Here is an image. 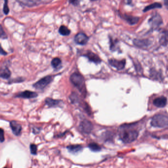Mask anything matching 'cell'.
Returning a JSON list of instances; mask_svg holds the SVG:
<instances>
[{"label":"cell","mask_w":168,"mask_h":168,"mask_svg":"<svg viewBox=\"0 0 168 168\" xmlns=\"http://www.w3.org/2000/svg\"><path fill=\"white\" fill-rule=\"evenodd\" d=\"M119 136L123 143H130L136 140L139 136V132L129 127L123 126L119 133Z\"/></svg>","instance_id":"6da1fadb"},{"label":"cell","mask_w":168,"mask_h":168,"mask_svg":"<svg viewBox=\"0 0 168 168\" xmlns=\"http://www.w3.org/2000/svg\"><path fill=\"white\" fill-rule=\"evenodd\" d=\"M70 81L81 92L86 93L85 79L82 75L78 73H73L70 77Z\"/></svg>","instance_id":"7a4b0ae2"},{"label":"cell","mask_w":168,"mask_h":168,"mask_svg":"<svg viewBox=\"0 0 168 168\" xmlns=\"http://www.w3.org/2000/svg\"><path fill=\"white\" fill-rule=\"evenodd\" d=\"M150 124L154 127L165 128L168 126V117L163 114H157L152 117Z\"/></svg>","instance_id":"3957f363"},{"label":"cell","mask_w":168,"mask_h":168,"mask_svg":"<svg viewBox=\"0 0 168 168\" xmlns=\"http://www.w3.org/2000/svg\"><path fill=\"white\" fill-rule=\"evenodd\" d=\"M149 25L153 30H156L159 28L163 24L162 18L161 15L158 13L152 15L149 20Z\"/></svg>","instance_id":"277c9868"},{"label":"cell","mask_w":168,"mask_h":168,"mask_svg":"<svg viewBox=\"0 0 168 168\" xmlns=\"http://www.w3.org/2000/svg\"><path fill=\"white\" fill-rule=\"evenodd\" d=\"M52 80V76H46L33 84V87L37 90H42L48 85L50 83H51Z\"/></svg>","instance_id":"5b68a950"},{"label":"cell","mask_w":168,"mask_h":168,"mask_svg":"<svg viewBox=\"0 0 168 168\" xmlns=\"http://www.w3.org/2000/svg\"><path fill=\"white\" fill-rule=\"evenodd\" d=\"M79 129L82 132L85 134L91 133L93 129V125L91 121L85 120L80 123Z\"/></svg>","instance_id":"8992f818"},{"label":"cell","mask_w":168,"mask_h":168,"mask_svg":"<svg viewBox=\"0 0 168 168\" xmlns=\"http://www.w3.org/2000/svg\"><path fill=\"white\" fill-rule=\"evenodd\" d=\"M109 62L111 66L116 68L117 70H121L123 69L126 66V61L125 59L119 61L117 59H109Z\"/></svg>","instance_id":"52a82bcc"},{"label":"cell","mask_w":168,"mask_h":168,"mask_svg":"<svg viewBox=\"0 0 168 168\" xmlns=\"http://www.w3.org/2000/svg\"><path fill=\"white\" fill-rule=\"evenodd\" d=\"M10 126L11 128L13 133L14 134L15 136H19L21 134V131H22V126L21 124L17 123L15 120H12L10 122Z\"/></svg>","instance_id":"ba28073f"},{"label":"cell","mask_w":168,"mask_h":168,"mask_svg":"<svg viewBox=\"0 0 168 168\" xmlns=\"http://www.w3.org/2000/svg\"><path fill=\"white\" fill-rule=\"evenodd\" d=\"M37 93L33 92V91H25L22 92L18 93L16 95V97L19 98H26V99H29V98H35L37 97Z\"/></svg>","instance_id":"9c48e42d"},{"label":"cell","mask_w":168,"mask_h":168,"mask_svg":"<svg viewBox=\"0 0 168 168\" xmlns=\"http://www.w3.org/2000/svg\"><path fill=\"white\" fill-rule=\"evenodd\" d=\"M88 37L84 33H79L75 36L74 40L77 44L85 45L88 42Z\"/></svg>","instance_id":"30bf717a"},{"label":"cell","mask_w":168,"mask_h":168,"mask_svg":"<svg viewBox=\"0 0 168 168\" xmlns=\"http://www.w3.org/2000/svg\"><path fill=\"white\" fill-rule=\"evenodd\" d=\"M133 43L135 46L140 48H145L149 46L151 44L150 40L147 39H135Z\"/></svg>","instance_id":"8fae6325"},{"label":"cell","mask_w":168,"mask_h":168,"mask_svg":"<svg viewBox=\"0 0 168 168\" xmlns=\"http://www.w3.org/2000/svg\"><path fill=\"white\" fill-rule=\"evenodd\" d=\"M167 103V99L164 97H161L155 98L153 101V104L158 108L164 107Z\"/></svg>","instance_id":"7c38bea8"},{"label":"cell","mask_w":168,"mask_h":168,"mask_svg":"<svg viewBox=\"0 0 168 168\" xmlns=\"http://www.w3.org/2000/svg\"><path fill=\"white\" fill-rule=\"evenodd\" d=\"M84 56L85 57L88 58L89 61L96 63V64L100 63L101 61L98 55H97V54H94V53L91 52H87Z\"/></svg>","instance_id":"4fadbf2b"},{"label":"cell","mask_w":168,"mask_h":168,"mask_svg":"<svg viewBox=\"0 0 168 168\" xmlns=\"http://www.w3.org/2000/svg\"><path fill=\"white\" fill-rule=\"evenodd\" d=\"M68 152L72 154H77L83 150V146L79 145H70L67 146Z\"/></svg>","instance_id":"5bb4252c"},{"label":"cell","mask_w":168,"mask_h":168,"mask_svg":"<svg viewBox=\"0 0 168 168\" xmlns=\"http://www.w3.org/2000/svg\"><path fill=\"white\" fill-rule=\"evenodd\" d=\"M123 18L129 24L131 25L136 24L139 21L140 19L138 17L133 16H131V15H126V14L123 16Z\"/></svg>","instance_id":"9a60e30c"},{"label":"cell","mask_w":168,"mask_h":168,"mask_svg":"<svg viewBox=\"0 0 168 168\" xmlns=\"http://www.w3.org/2000/svg\"><path fill=\"white\" fill-rule=\"evenodd\" d=\"M11 76V72L7 67H4L0 69V78L7 79Z\"/></svg>","instance_id":"2e32d148"},{"label":"cell","mask_w":168,"mask_h":168,"mask_svg":"<svg viewBox=\"0 0 168 168\" xmlns=\"http://www.w3.org/2000/svg\"><path fill=\"white\" fill-rule=\"evenodd\" d=\"M159 42L162 45L166 46L168 44V30H165L162 33L159 39Z\"/></svg>","instance_id":"e0dca14e"},{"label":"cell","mask_w":168,"mask_h":168,"mask_svg":"<svg viewBox=\"0 0 168 168\" xmlns=\"http://www.w3.org/2000/svg\"><path fill=\"white\" fill-rule=\"evenodd\" d=\"M162 5L161 4L156 2V3H153V4H152L149 6L146 7L143 10V11L145 13V12H147L151 10H153L155 8H162Z\"/></svg>","instance_id":"ac0fdd59"},{"label":"cell","mask_w":168,"mask_h":168,"mask_svg":"<svg viewBox=\"0 0 168 168\" xmlns=\"http://www.w3.org/2000/svg\"><path fill=\"white\" fill-rule=\"evenodd\" d=\"M45 103L46 105H48L49 107H54V106H57L60 103L61 101L59 100H56L51 98H47L45 99Z\"/></svg>","instance_id":"d6986e66"},{"label":"cell","mask_w":168,"mask_h":168,"mask_svg":"<svg viewBox=\"0 0 168 168\" xmlns=\"http://www.w3.org/2000/svg\"><path fill=\"white\" fill-rule=\"evenodd\" d=\"M59 32L61 35L64 36H68L70 33V30L65 26H61Z\"/></svg>","instance_id":"ffe728a7"},{"label":"cell","mask_w":168,"mask_h":168,"mask_svg":"<svg viewBox=\"0 0 168 168\" xmlns=\"http://www.w3.org/2000/svg\"><path fill=\"white\" fill-rule=\"evenodd\" d=\"M88 146L91 150L94 152H99L101 149V146L97 143H90L88 145Z\"/></svg>","instance_id":"44dd1931"},{"label":"cell","mask_w":168,"mask_h":168,"mask_svg":"<svg viewBox=\"0 0 168 168\" xmlns=\"http://www.w3.org/2000/svg\"><path fill=\"white\" fill-rule=\"evenodd\" d=\"M22 4L28 6H33L36 4L35 0H18Z\"/></svg>","instance_id":"7402d4cb"},{"label":"cell","mask_w":168,"mask_h":168,"mask_svg":"<svg viewBox=\"0 0 168 168\" xmlns=\"http://www.w3.org/2000/svg\"><path fill=\"white\" fill-rule=\"evenodd\" d=\"M61 63V60L58 58H54L51 62V65L54 68H56Z\"/></svg>","instance_id":"603a6c76"},{"label":"cell","mask_w":168,"mask_h":168,"mask_svg":"<svg viewBox=\"0 0 168 168\" xmlns=\"http://www.w3.org/2000/svg\"><path fill=\"white\" fill-rule=\"evenodd\" d=\"M30 151L31 154L36 155L37 153V146L35 144L30 145Z\"/></svg>","instance_id":"cb8c5ba5"},{"label":"cell","mask_w":168,"mask_h":168,"mask_svg":"<svg viewBox=\"0 0 168 168\" xmlns=\"http://www.w3.org/2000/svg\"><path fill=\"white\" fill-rule=\"evenodd\" d=\"M4 8H3V11L4 13V14H7L9 13V8H8V0H4Z\"/></svg>","instance_id":"d4e9b609"},{"label":"cell","mask_w":168,"mask_h":168,"mask_svg":"<svg viewBox=\"0 0 168 168\" xmlns=\"http://www.w3.org/2000/svg\"><path fill=\"white\" fill-rule=\"evenodd\" d=\"M7 35L3 30L1 25H0V38L3 39H7Z\"/></svg>","instance_id":"484cf974"},{"label":"cell","mask_w":168,"mask_h":168,"mask_svg":"<svg viewBox=\"0 0 168 168\" xmlns=\"http://www.w3.org/2000/svg\"><path fill=\"white\" fill-rule=\"evenodd\" d=\"M24 81L23 78H17L14 79L10 81L8 83L9 84H12V83H21L22 82Z\"/></svg>","instance_id":"4316f807"},{"label":"cell","mask_w":168,"mask_h":168,"mask_svg":"<svg viewBox=\"0 0 168 168\" xmlns=\"http://www.w3.org/2000/svg\"><path fill=\"white\" fill-rule=\"evenodd\" d=\"M4 141V131L2 128H0V142L3 143Z\"/></svg>","instance_id":"83f0119b"},{"label":"cell","mask_w":168,"mask_h":168,"mask_svg":"<svg viewBox=\"0 0 168 168\" xmlns=\"http://www.w3.org/2000/svg\"><path fill=\"white\" fill-rule=\"evenodd\" d=\"M7 53L4 51V50L2 48L1 46L0 45V55H1L6 56L7 55Z\"/></svg>","instance_id":"f1b7e54d"},{"label":"cell","mask_w":168,"mask_h":168,"mask_svg":"<svg viewBox=\"0 0 168 168\" xmlns=\"http://www.w3.org/2000/svg\"><path fill=\"white\" fill-rule=\"evenodd\" d=\"M69 2L73 5H77L78 4L79 0H68Z\"/></svg>","instance_id":"f546056e"},{"label":"cell","mask_w":168,"mask_h":168,"mask_svg":"<svg viewBox=\"0 0 168 168\" xmlns=\"http://www.w3.org/2000/svg\"><path fill=\"white\" fill-rule=\"evenodd\" d=\"M164 4L166 6H168V0H164Z\"/></svg>","instance_id":"4dcf8cb0"},{"label":"cell","mask_w":168,"mask_h":168,"mask_svg":"<svg viewBox=\"0 0 168 168\" xmlns=\"http://www.w3.org/2000/svg\"><path fill=\"white\" fill-rule=\"evenodd\" d=\"M91 1H96V0H91Z\"/></svg>","instance_id":"1f68e13d"},{"label":"cell","mask_w":168,"mask_h":168,"mask_svg":"<svg viewBox=\"0 0 168 168\" xmlns=\"http://www.w3.org/2000/svg\"><path fill=\"white\" fill-rule=\"evenodd\" d=\"M6 168V167H5V168Z\"/></svg>","instance_id":"d6a6232c"}]
</instances>
